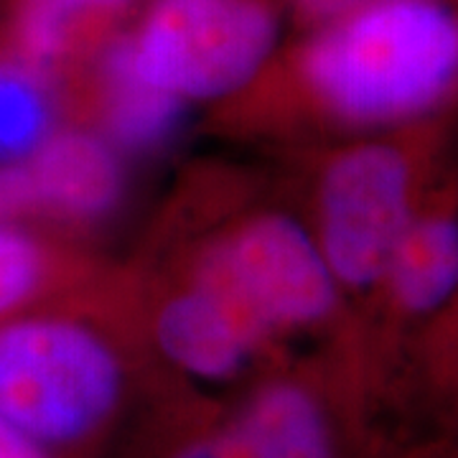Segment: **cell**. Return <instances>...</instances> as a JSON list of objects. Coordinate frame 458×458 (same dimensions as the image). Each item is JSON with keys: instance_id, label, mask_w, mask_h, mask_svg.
<instances>
[{"instance_id": "cell-3", "label": "cell", "mask_w": 458, "mask_h": 458, "mask_svg": "<svg viewBox=\"0 0 458 458\" xmlns=\"http://www.w3.org/2000/svg\"><path fill=\"white\" fill-rule=\"evenodd\" d=\"M148 361L117 262L82 293L0 324V420L59 458L98 443Z\"/></svg>"}, {"instance_id": "cell-15", "label": "cell", "mask_w": 458, "mask_h": 458, "mask_svg": "<svg viewBox=\"0 0 458 458\" xmlns=\"http://www.w3.org/2000/svg\"><path fill=\"white\" fill-rule=\"evenodd\" d=\"M412 458H458V445H443V448H430L426 454H418Z\"/></svg>"}, {"instance_id": "cell-10", "label": "cell", "mask_w": 458, "mask_h": 458, "mask_svg": "<svg viewBox=\"0 0 458 458\" xmlns=\"http://www.w3.org/2000/svg\"><path fill=\"white\" fill-rule=\"evenodd\" d=\"M110 265L77 237L0 225V324L82 293Z\"/></svg>"}, {"instance_id": "cell-12", "label": "cell", "mask_w": 458, "mask_h": 458, "mask_svg": "<svg viewBox=\"0 0 458 458\" xmlns=\"http://www.w3.org/2000/svg\"><path fill=\"white\" fill-rule=\"evenodd\" d=\"M62 125L54 84L0 47V165L26 158Z\"/></svg>"}, {"instance_id": "cell-4", "label": "cell", "mask_w": 458, "mask_h": 458, "mask_svg": "<svg viewBox=\"0 0 458 458\" xmlns=\"http://www.w3.org/2000/svg\"><path fill=\"white\" fill-rule=\"evenodd\" d=\"M458 156V113L283 156L295 204L354 324L382 270Z\"/></svg>"}, {"instance_id": "cell-13", "label": "cell", "mask_w": 458, "mask_h": 458, "mask_svg": "<svg viewBox=\"0 0 458 458\" xmlns=\"http://www.w3.org/2000/svg\"><path fill=\"white\" fill-rule=\"evenodd\" d=\"M369 0H288V33L306 31Z\"/></svg>"}, {"instance_id": "cell-6", "label": "cell", "mask_w": 458, "mask_h": 458, "mask_svg": "<svg viewBox=\"0 0 458 458\" xmlns=\"http://www.w3.org/2000/svg\"><path fill=\"white\" fill-rule=\"evenodd\" d=\"M369 393L360 360L313 349L311 360L273 367L207 423L181 433L164 458H352V408Z\"/></svg>"}, {"instance_id": "cell-11", "label": "cell", "mask_w": 458, "mask_h": 458, "mask_svg": "<svg viewBox=\"0 0 458 458\" xmlns=\"http://www.w3.org/2000/svg\"><path fill=\"white\" fill-rule=\"evenodd\" d=\"M385 387H400L443 428L458 430V291L410 342Z\"/></svg>"}, {"instance_id": "cell-7", "label": "cell", "mask_w": 458, "mask_h": 458, "mask_svg": "<svg viewBox=\"0 0 458 458\" xmlns=\"http://www.w3.org/2000/svg\"><path fill=\"white\" fill-rule=\"evenodd\" d=\"M458 291V156L394 245L357 316L369 390L385 387L410 342Z\"/></svg>"}, {"instance_id": "cell-8", "label": "cell", "mask_w": 458, "mask_h": 458, "mask_svg": "<svg viewBox=\"0 0 458 458\" xmlns=\"http://www.w3.org/2000/svg\"><path fill=\"white\" fill-rule=\"evenodd\" d=\"M128 194L125 156L95 128L62 123L26 158L0 165V225L82 240Z\"/></svg>"}, {"instance_id": "cell-5", "label": "cell", "mask_w": 458, "mask_h": 458, "mask_svg": "<svg viewBox=\"0 0 458 458\" xmlns=\"http://www.w3.org/2000/svg\"><path fill=\"white\" fill-rule=\"evenodd\" d=\"M288 36V0H146L117 36L123 62L189 110L227 102Z\"/></svg>"}, {"instance_id": "cell-1", "label": "cell", "mask_w": 458, "mask_h": 458, "mask_svg": "<svg viewBox=\"0 0 458 458\" xmlns=\"http://www.w3.org/2000/svg\"><path fill=\"white\" fill-rule=\"evenodd\" d=\"M207 113L216 135L280 156L458 113V0H369L288 33Z\"/></svg>"}, {"instance_id": "cell-9", "label": "cell", "mask_w": 458, "mask_h": 458, "mask_svg": "<svg viewBox=\"0 0 458 458\" xmlns=\"http://www.w3.org/2000/svg\"><path fill=\"white\" fill-rule=\"evenodd\" d=\"M143 5L146 0H0V47L59 89Z\"/></svg>"}, {"instance_id": "cell-2", "label": "cell", "mask_w": 458, "mask_h": 458, "mask_svg": "<svg viewBox=\"0 0 458 458\" xmlns=\"http://www.w3.org/2000/svg\"><path fill=\"white\" fill-rule=\"evenodd\" d=\"M222 301L278 354L346 349L357 324L280 171L201 161L128 255Z\"/></svg>"}, {"instance_id": "cell-14", "label": "cell", "mask_w": 458, "mask_h": 458, "mask_svg": "<svg viewBox=\"0 0 458 458\" xmlns=\"http://www.w3.org/2000/svg\"><path fill=\"white\" fill-rule=\"evenodd\" d=\"M0 458H59L0 420Z\"/></svg>"}]
</instances>
